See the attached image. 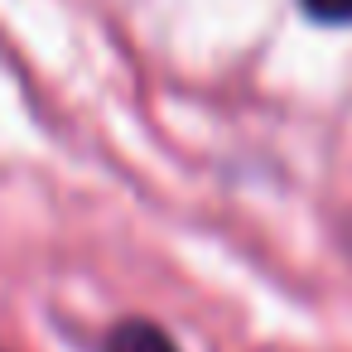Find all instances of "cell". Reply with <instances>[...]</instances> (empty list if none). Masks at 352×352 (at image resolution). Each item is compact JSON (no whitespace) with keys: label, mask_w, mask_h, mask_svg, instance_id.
Segmentation results:
<instances>
[{"label":"cell","mask_w":352,"mask_h":352,"mask_svg":"<svg viewBox=\"0 0 352 352\" xmlns=\"http://www.w3.org/2000/svg\"><path fill=\"white\" fill-rule=\"evenodd\" d=\"M107 352H179V347H174V338H169L164 328H155V323H145V318H131V323H121V328L111 333Z\"/></svg>","instance_id":"6da1fadb"},{"label":"cell","mask_w":352,"mask_h":352,"mask_svg":"<svg viewBox=\"0 0 352 352\" xmlns=\"http://www.w3.org/2000/svg\"><path fill=\"white\" fill-rule=\"evenodd\" d=\"M304 6H309V15H318L328 25H347L352 20V0H304Z\"/></svg>","instance_id":"7a4b0ae2"}]
</instances>
